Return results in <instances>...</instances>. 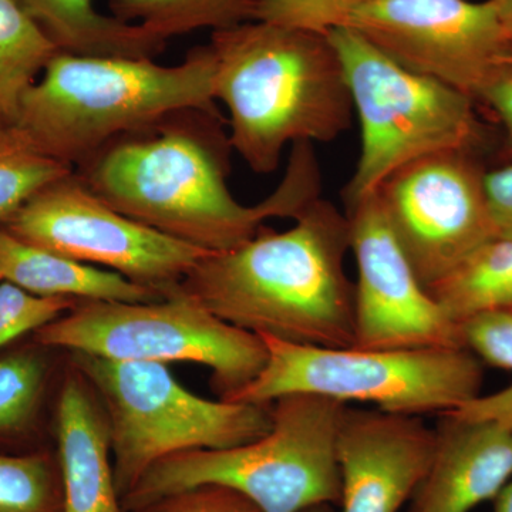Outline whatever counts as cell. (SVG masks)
<instances>
[{
  "instance_id": "cell-26",
  "label": "cell",
  "mask_w": 512,
  "mask_h": 512,
  "mask_svg": "<svg viewBox=\"0 0 512 512\" xmlns=\"http://www.w3.org/2000/svg\"><path fill=\"white\" fill-rule=\"evenodd\" d=\"M79 302L63 296L35 295L8 281L0 282V348L62 318Z\"/></svg>"
},
{
  "instance_id": "cell-6",
  "label": "cell",
  "mask_w": 512,
  "mask_h": 512,
  "mask_svg": "<svg viewBox=\"0 0 512 512\" xmlns=\"http://www.w3.org/2000/svg\"><path fill=\"white\" fill-rule=\"evenodd\" d=\"M70 360L92 386L106 414L121 500L163 458L242 446L271 429V403L204 399L181 386L163 363L86 353H70Z\"/></svg>"
},
{
  "instance_id": "cell-14",
  "label": "cell",
  "mask_w": 512,
  "mask_h": 512,
  "mask_svg": "<svg viewBox=\"0 0 512 512\" xmlns=\"http://www.w3.org/2000/svg\"><path fill=\"white\" fill-rule=\"evenodd\" d=\"M434 444L421 417L348 404L338 433L342 512H399L426 476Z\"/></svg>"
},
{
  "instance_id": "cell-24",
  "label": "cell",
  "mask_w": 512,
  "mask_h": 512,
  "mask_svg": "<svg viewBox=\"0 0 512 512\" xmlns=\"http://www.w3.org/2000/svg\"><path fill=\"white\" fill-rule=\"evenodd\" d=\"M46 380L45 357L35 352L0 359V436L28 429L35 420Z\"/></svg>"
},
{
  "instance_id": "cell-36",
  "label": "cell",
  "mask_w": 512,
  "mask_h": 512,
  "mask_svg": "<svg viewBox=\"0 0 512 512\" xmlns=\"http://www.w3.org/2000/svg\"><path fill=\"white\" fill-rule=\"evenodd\" d=\"M507 59L510 60V62H512V55H508Z\"/></svg>"
},
{
  "instance_id": "cell-30",
  "label": "cell",
  "mask_w": 512,
  "mask_h": 512,
  "mask_svg": "<svg viewBox=\"0 0 512 512\" xmlns=\"http://www.w3.org/2000/svg\"><path fill=\"white\" fill-rule=\"evenodd\" d=\"M484 188L497 238L512 237V164L485 171Z\"/></svg>"
},
{
  "instance_id": "cell-21",
  "label": "cell",
  "mask_w": 512,
  "mask_h": 512,
  "mask_svg": "<svg viewBox=\"0 0 512 512\" xmlns=\"http://www.w3.org/2000/svg\"><path fill=\"white\" fill-rule=\"evenodd\" d=\"M109 6L114 18L164 40L254 20V0H109Z\"/></svg>"
},
{
  "instance_id": "cell-16",
  "label": "cell",
  "mask_w": 512,
  "mask_h": 512,
  "mask_svg": "<svg viewBox=\"0 0 512 512\" xmlns=\"http://www.w3.org/2000/svg\"><path fill=\"white\" fill-rule=\"evenodd\" d=\"M56 412L62 512H124L114 481L106 414L79 370H70Z\"/></svg>"
},
{
  "instance_id": "cell-19",
  "label": "cell",
  "mask_w": 512,
  "mask_h": 512,
  "mask_svg": "<svg viewBox=\"0 0 512 512\" xmlns=\"http://www.w3.org/2000/svg\"><path fill=\"white\" fill-rule=\"evenodd\" d=\"M429 292L448 319L460 326L480 313L510 311L512 237L488 242Z\"/></svg>"
},
{
  "instance_id": "cell-37",
  "label": "cell",
  "mask_w": 512,
  "mask_h": 512,
  "mask_svg": "<svg viewBox=\"0 0 512 512\" xmlns=\"http://www.w3.org/2000/svg\"><path fill=\"white\" fill-rule=\"evenodd\" d=\"M510 311H512V309H510Z\"/></svg>"
},
{
  "instance_id": "cell-20",
  "label": "cell",
  "mask_w": 512,
  "mask_h": 512,
  "mask_svg": "<svg viewBox=\"0 0 512 512\" xmlns=\"http://www.w3.org/2000/svg\"><path fill=\"white\" fill-rule=\"evenodd\" d=\"M59 52L18 0H0V126L16 124L23 96Z\"/></svg>"
},
{
  "instance_id": "cell-23",
  "label": "cell",
  "mask_w": 512,
  "mask_h": 512,
  "mask_svg": "<svg viewBox=\"0 0 512 512\" xmlns=\"http://www.w3.org/2000/svg\"><path fill=\"white\" fill-rule=\"evenodd\" d=\"M57 457L0 453V512H62Z\"/></svg>"
},
{
  "instance_id": "cell-33",
  "label": "cell",
  "mask_w": 512,
  "mask_h": 512,
  "mask_svg": "<svg viewBox=\"0 0 512 512\" xmlns=\"http://www.w3.org/2000/svg\"><path fill=\"white\" fill-rule=\"evenodd\" d=\"M494 512H512V480L493 501Z\"/></svg>"
},
{
  "instance_id": "cell-31",
  "label": "cell",
  "mask_w": 512,
  "mask_h": 512,
  "mask_svg": "<svg viewBox=\"0 0 512 512\" xmlns=\"http://www.w3.org/2000/svg\"><path fill=\"white\" fill-rule=\"evenodd\" d=\"M451 413L458 416L494 421L512 433V384L500 392L477 396Z\"/></svg>"
},
{
  "instance_id": "cell-22",
  "label": "cell",
  "mask_w": 512,
  "mask_h": 512,
  "mask_svg": "<svg viewBox=\"0 0 512 512\" xmlns=\"http://www.w3.org/2000/svg\"><path fill=\"white\" fill-rule=\"evenodd\" d=\"M73 171L43 153L18 124L0 126V222L37 191Z\"/></svg>"
},
{
  "instance_id": "cell-7",
  "label": "cell",
  "mask_w": 512,
  "mask_h": 512,
  "mask_svg": "<svg viewBox=\"0 0 512 512\" xmlns=\"http://www.w3.org/2000/svg\"><path fill=\"white\" fill-rule=\"evenodd\" d=\"M259 336L266 365L228 402L269 404L309 393L421 417L456 410L483 389V362L466 348H316Z\"/></svg>"
},
{
  "instance_id": "cell-28",
  "label": "cell",
  "mask_w": 512,
  "mask_h": 512,
  "mask_svg": "<svg viewBox=\"0 0 512 512\" xmlns=\"http://www.w3.org/2000/svg\"><path fill=\"white\" fill-rule=\"evenodd\" d=\"M127 512H262L249 498L224 485L207 484L158 498Z\"/></svg>"
},
{
  "instance_id": "cell-35",
  "label": "cell",
  "mask_w": 512,
  "mask_h": 512,
  "mask_svg": "<svg viewBox=\"0 0 512 512\" xmlns=\"http://www.w3.org/2000/svg\"><path fill=\"white\" fill-rule=\"evenodd\" d=\"M3 281V275H2V271H0V282Z\"/></svg>"
},
{
  "instance_id": "cell-25",
  "label": "cell",
  "mask_w": 512,
  "mask_h": 512,
  "mask_svg": "<svg viewBox=\"0 0 512 512\" xmlns=\"http://www.w3.org/2000/svg\"><path fill=\"white\" fill-rule=\"evenodd\" d=\"M365 0H254V20L328 35L348 25Z\"/></svg>"
},
{
  "instance_id": "cell-4",
  "label": "cell",
  "mask_w": 512,
  "mask_h": 512,
  "mask_svg": "<svg viewBox=\"0 0 512 512\" xmlns=\"http://www.w3.org/2000/svg\"><path fill=\"white\" fill-rule=\"evenodd\" d=\"M190 109L220 114L210 45L175 66L59 52L23 96L16 124L43 153L76 170L116 138Z\"/></svg>"
},
{
  "instance_id": "cell-5",
  "label": "cell",
  "mask_w": 512,
  "mask_h": 512,
  "mask_svg": "<svg viewBox=\"0 0 512 512\" xmlns=\"http://www.w3.org/2000/svg\"><path fill=\"white\" fill-rule=\"evenodd\" d=\"M348 404L292 393L271 403L272 426L251 443L191 450L154 464L121 500L133 511L188 488L217 484L237 490L262 512H302L339 505L338 433Z\"/></svg>"
},
{
  "instance_id": "cell-27",
  "label": "cell",
  "mask_w": 512,
  "mask_h": 512,
  "mask_svg": "<svg viewBox=\"0 0 512 512\" xmlns=\"http://www.w3.org/2000/svg\"><path fill=\"white\" fill-rule=\"evenodd\" d=\"M464 346L487 365L512 370V311L480 313L461 323Z\"/></svg>"
},
{
  "instance_id": "cell-9",
  "label": "cell",
  "mask_w": 512,
  "mask_h": 512,
  "mask_svg": "<svg viewBox=\"0 0 512 512\" xmlns=\"http://www.w3.org/2000/svg\"><path fill=\"white\" fill-rule=\"evenodd\" d=\"M43 348L126 360L208 367L215 392L229 400L262 372L261 336L238 328L181 295L156 302L80 301L36 330Z\"/></svg>"
},
{
  "instance_id": "cell-29",
  "label": "cell",
  "mask_w": 512,
  "mask_h": 512,
  "mask_svg": "<svg viewBox=\"0 0 512 512\" xmlns=\"http://www.w3.org/2000/svg\"><path fill=\"white\" fill-rule=\"evenodd\" d=\"M474 100L481 101L503 124L512 151V62L507 57L485 80Z\"/></svg>"
},
{
  "instance_id": "cell-34",
  "label": "cell",
  "mask_w": 512,
  "mask_h": 512,
  "mask_svg": "<svg viewBox=\"0 0 512 512\" xmlns=\"http://www.w3.org/2000/svg\"><path fill=\"white\" fill-rule=\"evenodd\" d=\"M302 512H336V511H335V508H333V505L323 504V505H316V507L308 508V510H305Z\"/></svg>"
},
{
  "instance_id": "cell-32",
  "label": "cell",
  "mask_w": 512,
  "mask_h": 512,
  "mask_svg": "<svg viewBox=\"0 0 512 512\" xmlns=\"http://www.w3.org/2000/svg\"><path fill=\"white\" fill-rule=\"evenodd\" d=\"M498 20H500L501 29H503L505 43L512 55V0H491Z\"/></svg>"
},
{
  "instance_id": "cell-17",
  "label": "cell",
  "mask_w": 512,
  "mask_h": 512,
  "mask_svg": "<svg viewBox=\"0 0 512 512\" xmlns=\"http://www.w3.org/2000/svg\"><path fill=\"white\" fill-rule=\"evenodd\" d=\"M0 271L3 281L39 296L79 301L156 302L164 296L116 272L84 265L35 247L0 225Z\"/></svg>"
},
{
  "instance_id": "cell-10",
  "label": "cell",
  "mask_w": 512,
  "mask_h": 512,
  "mask_svg": "<svg viewBox=\"0 0 512 512\" xmlns=\"http://www.w3.org/2000/svg\"><path fill=\"white\" fill-rule=\"evenodd\" d=\"M0 225L28 244L104 266L164 298L210 254L114 210L76 171L37 191Z\"/></svg>"
},
{
  "instance_id": "cell-1",
  "label": "cell",
  "mask_w": 512,
  "mask_h": 512,
  "mask_svg": "<svg viewBox=\"0 0 512 512\" xmlns=\"http://www.w3.org/2000/svg\"><path fill=\"white\" fill-rule=\"evenodd\" d=\"M229 137L221 114L181 110L116 138L76 173L114 210L204 252H225L271 218H295L320 197L312 143H296L281 183L258 204L228 187Z\"/></svg>"
},
{
  "instance_id": "cell-11",
  "label": "cell",
  "mask_w": 512,
  "mask_h": 512,
  "mask_svg": "<svg viewBox=\"0 0 512 512\" xmlns=\"http://www.w3.org/2000/svg\"><path fill=\"white\" fill-rule=\"evenodd\" d=\"M484 173L468 151H444L404 165L375 192L427 291L497 238Z\"/></svg>"
},
{
  "instance_id": "cell-3",
  "label": "cell",
  "mask_w": 512,
  "mask_h": 512,
  "mask_svg": "<svg viewBox=\"0 0 512 512\" xmlns=\"http://www.w3.org/2000/svg\"><path fill=\"white\" fill-rule=\"evenodd\" d=\"M210 47L229 144L254 173H275L286 147L329 143L352 124L348 80L329 35L249 20L212 33Z\"/></svg>"
},
{
  "instance_id": "cell-13",
  "label": "cell",
  "mask_w": 512,
  "mask_h": 512,
  "mask_svg": "<svg viewBox=\"0 0 512 512\" xmlns=\"http://www.w3.org/2000/svg\"><path fill=\"white\" fill-rule=\"evenodd\" d=\"M348 218L357 264L353 348H466L461 326L407 261L376 194L348 208Z\"/></svg>"
},
{
  "instance_id": "cell-8",
  "label": "cell",
  "mask_w": 512,
  "mask_h": 512,
  "mask_svg": "<svg viewBox=\"0 0 512 512\" xmlns=\"http://www.w3.org/2000/svg\"><path fill=\"white\" fill-rule=\"evenodd\" d=\"M328 35L360 126L359 161L343 191L346 208L375 194L404 165L478 146L481 123L468 94L404 69L349 26Z\"/></svg>"
},
{
  "instance_id": "cell-15",
  "label": "cell",
  "mask_w": 512,
  "mask_h": 512,
  "mask_svg": "<svg viewBox=\"0 0 512 512\" xmlns=\"http://www.w3.org/2000/svg\"><path fill=\"white\" fill-rule=\"evenodd\" d=\"M436 444L409 512H471L512 480V433L494 421L439 414Z\"/></svg>"
},
{
  "instance_id": "cell-12",
  "label": "cell",
  "mask_w": 512,
  "mask_h": 512,
  "mask_svg": "<svg viewBox=\"0 0 512 512\" xmlns=\"http://www.w3.org/2000/svg\"><path fill=\"white\" fill-rule=\"evenodd\" d=\"M346 26L404 69L473 100L511 55L491 0H365Z\"/></svg>"
},
{
  "instance_id": "cell-2",
  "label": "cell",
  "mask_w": 512,
  "mask_h": 512,
  "mask_svg": "<svg viewBox=\"0 0 512 512\" xmlns=\"http://www.w3.org/2000/svg\"><path fill=\"white\" fill-rule=\"evenodd\" d=\"M293 221L284 232L264 225L238 247L202 256L170 296H185L256 335L293 345L353 348L348 214L319 197Z\"/></svg>"
},
{
  "instance_id": "cell-18",
  "label": "cell",
  "mask_w": 512,
  "mask_h": 512,
  "mask_svg": "<svg viewBox=\"0 0 512 512\" xmlns=\"http://www.w3.org/2000/svg\"><path fill=\"white\" fill-rule=\"evenodd\" d=\"M57 49L77 56L154 59L167 40L100 13L94 0H18Z\"/></svg>"
}]
</instances>
